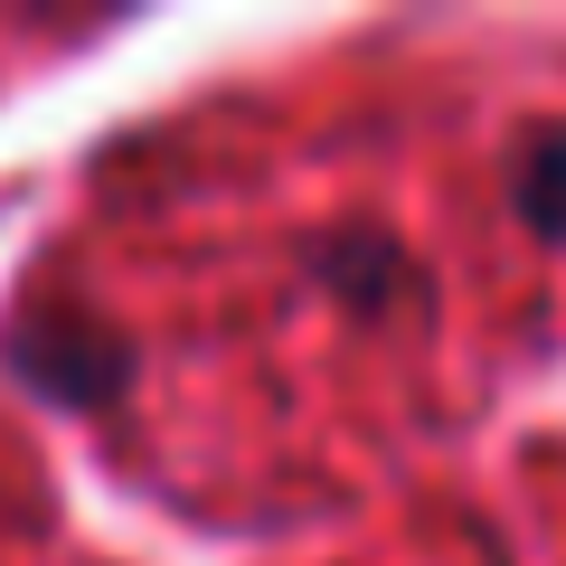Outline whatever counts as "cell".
Returning <instances> with one entry per match:
<instances>
[{
    "label": "cell",
    "mask_w": 566,
    "mask_h": 566,
    "mask_svg": "<svg viewBox=\"0 0 566 566\" xmlns=\"http://www.w3.org/2000/svg\"><path fill=\"white\" fill-rule=\"evenodd\" d=\"M10 359H20L29 387H48V397H104V387H123V340H104V331L39 322V331H10Z\"/></svg>",
    "instance_id": "1"
},
{
    "label": "cell",
    "mask_w": 566,
    "mask_h": 566,
    "mask_svg": "<svg viewBox=\"0 0 566 566\" xmlns=\"http://www.w3.org/2000/svg\"><path fill=\"white\" fill-rule=\"evenodd\" d=\"M520 208H528V227L566 237V123H547V133L520 151Z\"/></svg>",
    "instance_id": "2"
}]
</instances>
